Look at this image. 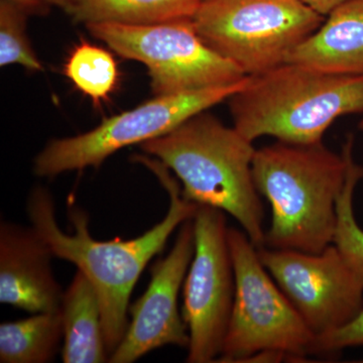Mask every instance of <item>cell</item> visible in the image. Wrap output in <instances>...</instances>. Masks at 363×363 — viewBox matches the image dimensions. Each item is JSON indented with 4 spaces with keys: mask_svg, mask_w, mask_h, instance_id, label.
Returning a JSON list of instances; mask_svg holds the SVG:
<instances>
[{
    "mask_svg": "<svg viewBox=\"0 0 363 363\" xmlns=\"http://www.w3.org/2000/svg\"><path fill=\"white\" fill-rule=\"evenodd\" d=\"M135 160L156 175L169 196L164 218L138 238L94 240L88 228L87 214L76 207L69 211L74 233H64L57 222L54 199L44 187L33 189L26 206L32 226L49 245L54 257L75 264L96 290L109 357L128 330L130 296L140 274L150 259L164 250L172 233L194 217L198 208L183 197L180 185L162 162L147 155Z\"/></svg>",
    "mask_w": 363,
    "mask_h": 363,
    "instance_id": "cell-1",
    "label": "cell"
},
{
    "mask_svg": "<svg viewBox=\"0 0 363 363\" xmlns=\"http://www.w3.org/2000/svg\"><path fill=\"white\" fill-rule=\"evenodd\" d=\"M181 181L188 201L231 215L257 248L264 247V207L252 175V142L201 112L140 145Z\"/></svg>",
    "mask_w": 363,
    "mask_h": 363,
    "instance_id": "cell-2",
    "label": "cell"
},
{
    "mask_svg": "<svg viewBox=\"0 0 363 363\" xmlns=\"http://www.w3.org/2000/svg\"><path fill=\"white\" fill-rule=\"evenodd\" d=\"M347 156L323 143L279 142L255 150L252 175L272 208L264 247L319 253L332 245Z\"/></svg>",
    "mask_w": 363,
    "mask_h": 363,
    "instance_id": "cell-3",
    "label": "cell"
},
{
    "mask_svg": "<svg viewBox=\"0 0 363 363\" xmlns=\"http://www.w3.org/2000/svg\"><path fill=\"white\" fill-rule=\"evenodd\" d=\"M233 126L253 143L262 136L312 145L341 116L363 113V75H334L281 64L229 98Z\"/></svg>",
    "mask_w": 363,
    "mask_h": 363,
    "instance_id": "cell-4",
    "label": "cell"
},
{
    "mask_svg": "<svg viewBox=\"0 0 363 363\" xmlns=\"http://www.w3.org/2000/svg\"><path fill=\"white\" fill-rule=\"evenodd\" d=\"M235 276L230 321L218 362H281L310 354L315 335L262 264L245 231L228 228Z\"/></svg>",
    "mask_w": 363,
    "mask_h": 363,
    "instance_id": "cell-5",
    "label": "cell"
},
{
    "mask_svg": "<svg viewBox=\"0 0 363 363\" xmlns=\"http://www.w3.org/2000/svg\"><path fill=\"white\" fill-rule=\"evenodd\" d=\"M325 18L301 0H203L192 21L213 51L257 76L285 64Z\"/></svg>",
    "mask_w": 363,
    "mask_h": 363,
    "instance_id": "cell-6",
    "label": "cell"
},
{
    "mask_svg": "<svg viewBox=\"0 0 363 363\" xmlns=\"http://www.w3.org/2000/svg\"><path fill=\"white\" fill-rule=\"evenodd\" d=\"M85 26L119 56L145 66L155 96L234 84L247 76L201 39L192 18L152 25Z\"/></svg>",
    "mask_w": 363,
    "mask_h": 363,
    "instance_id": "cell-7",
    "label": "cell"
},
{
    "mask_svg": "<svg viewBox=\"0 0 363 363\" xmlns=\"http://www.w3.org/2000/svg\"><path fill=\"white\" fill-rule=\"evenodd\" d=\"M250 76L234 84L162 95L105 119L81 135L54 140L35 157L33 172L52 178L66 172L96 168L123 147L142 145L169 133L191 117L229 100L247 85Z\"/></svg>",
    "mask_w": 363,
    "mask_h": 363,
    "instance_id": "cell-8",
    "label": "cell"
},
{
    "mask_svg": "<svg viewBox=\"0 0 363 363\" xmlns=\"http://www.w3.org/2000/svg\"><path fill=\"white\" fill-rule=\"evenodd\" d=\"M195 252L184 285L183 319L189 331L187 362L220 357L233 312L235 276L225 213L198 205L193 217Z\"/></svg>",
    "mask_w": 363,
    "mask_h": 363,
    "instance_id": "cell-9",
    "label": "cell"
},
{
    "mask_svg": "<svg viewBox=\"0 0 363 363\" xmlns=\"http://www.w3.org/2000/svg\"><path fill=\"white\" fill-rule=\"evenodd\" d=\"M262 264L316 336L348 323L363 307V281L333 245L319 253L257 248Z\"/></svg>",
    "mask_w": 363,
    "mask_h": 363,
    "instance_id": "cell-10",
    "label": "cell"
},
{
    "mask_svg": "<svg viewBox=\"0 0 363 363\" xmlns=\"http://www.w3.org/2000/svg\"><path fill=\"white\" fill-rule=\"evenodd\" d=\"M195 252L193 218L182 224L175 245L152 269L145 294L131 306L125 335L111 353V363H133L164 345L188 347L187 325L178 308L179 292Z\"/></svg>",
    "mask_w": 363,
    "mask_h": 363,
    "instance_id": "cell-11",
    "label": "cell"
},
{
    "mask_svg": "<svg viewBox=\"0 0 363 363\" xmlns=\"http://www.w3.org/2000/svg\"><path fill=\"white\" fill-rule=\"evenodd\" d=\"M51 248L33 227L0 225V302L23 311H61L64 292L51 267Z\"/></svg>",
    "mask_w": 363,
    "mask_h": 363,
    "instance_id": "cell-12",
    "label": "cell"
},
{
    "mask_svg": "<svg viewBox=\"0 0 363 363\" xmlns=\"http://www.w3.org/2000/svg\"><path fill=\"white\" fill-rule=\"evenodd\" d=\"M326 16L286 63L334 75H363V0H348Z\"/></svg>",
    "mask_w": 363,
    "mask_h": 363,
    "instance_id": "cell-13",
    "label": "cell"
},
{
    "mask_svg": "<svg viewBox=\"0 0 363 363\" xmlns=\"http://www.w3.org/2000/svg\"><path fill=\"white\" fill-rule=\"evenodd\" d=\"M65 363H102L109 360L101 307L92 283L77 271L64 293L61 306Z\"/></svg>",
    "mask_w": 363,
    "mask_h": 363,
    "instance_id": "cell-14",
    "label": "cell"
},
{
    "mask_svg": "<svg viewBox=\"0 0 363 363\" xmlns=\"http://www.w3.org/2000/svg\"><path fill=\"white\" fill-rule=\"evenodd\" d=\"M203 0H71L66 13L75 23L152 25L192 18Z\"/></svg>",
    "mask_w": 363,
    "mask_h": 363,
    "instance_id": "cell-15",
    "label": "cell"
},
{
    "mask_svg": "<svg viewBox=\"0 0 363 363\" xmlns=\"http://www.w3.org/2000/svg\"><path fill=\"white\" fill-rule=\"evenodd\" d=\"M64 337L61 311L0 325V362L47 363L54 360Z\"/></svg>",
    "mask_w": 363,
    "mask_h": 363,
    "instance_id": "cell-16",
    "label": "cell"
},
{
    "mask_svg": "<svg viewBox=\"0 0 363 363\" xmlns=\"http://www.w3.org/2000/svg\"><path fill=\"white\" fill-rule=\"evenodd\" d=\"M64 74L95 106L111 98L119 81L118 66L113 55L86 40L76 45L69 54Z\"/></svg>",
    "mask_w": 363,
    "mask_h": 363,
    "instance_id": "cell-17",
    "label": "cell"
},
{
    "mask_svg": "<svg viewBox=\"0 0 363 363\" xmlns=\"http://www.w3.org/2000/svg\"><path fill=\"white\" fill-rule=\"evenodd\" d=\"M354 136L350 135L343 145L347 156V173L342 191L336 203L334 245L346 264L363 281V229L358 225L353 211V195L358 182L363 179V167L353 159Z\"/></svg>",
    "mask_w": 363,
    "mask_h": 363,
    "instance_id": "cell-18",
    "label": "cell"
},
{
    "mask_svg": "<svg viewBox=\"0 0 363 363\" xmlns=\"http://www.w3.org/2000/svg\"><path fill=\"white\" fill-rule=\"evenodd\" d=\"M28 14L18 7L0 2V66L18 65L28 71H42L43 65L33 51L26 33Z\"/></svg>",
    "mask_w": 363,
    "mask_h": 363,
    "instance_id": "cell-19",
    "label": "cell"
},
{
    "mask_svg": "<svg viewBox=\"0 0 363 363\" xmlns=\"http://www.w3.org/2000/svg\"><path fill=\"white\" fill-rule=\"evenodd\" d=\"M352 346H363V307L357 316L340 328L316 336L310 354H330Z\"/></svg>",
    "mask_w": 363,
    "mask_h": 363,
    "instance_id": "cell-20",
    "label": "cell"
},
{
    "mask_svg": "<svg viewBox=\"0 0 363 363\" xmlns=\"http://www.w3.org/2000/svg\"><path fill=\"white\" fill-rule=\"evenodd\" d=\"M25 11L28 16H47L51 4L47 0H4Z\"/></svg>",
    "mask_w": 363,
    "mask_h": 363,
    "instance_id": "cell-21",
    "label": "cell"
},
{
    "mask_svg": "<svg viewBox=\"0 0 363 363\" xmlns=\"http://www.w3.org/2000/svg\"><path fill=\"white\" fill-rule=\"evenodd\" d=\"M301 1L311 7L318 13L326 16L334 9L341 6V4L348 1V0H301Z\"/></svg>",
    "mask_w": 363,
    "mask_h": 363,
    "instance_id": "cell-22",
    "label": "cell"
},
{
    "mask_svg": "<svg viewBox=\"0 0 363 363\" xmlns=\"http://www.w3.org/2000/svg\"><path fill=\"white\" fill-rule=\"evenodd\" d=\"M51 6L60 7L66 11L68 9L69 4H70L71 0H47Z\"/></svg>",
    "mask_w": 363,
    "mask_h": 363,
    "instance_id": "cell-23",
    "label": "cell"
},
{
    "mask_svg": "<svg viewBox=\"0 0 363 363\" xmlns=\"http://www.w3.org/2000/svg\"><path fill=\"white\" fill-rule=\"evenodd\" d=\"M359 128L363 131V118L362 119V121H360Z\"/></svg>",
    "mask_w": 363,
    "mask_h": 363,
    "instance_id": "cell-24",
    "label": "cell"
}]
</instances>
